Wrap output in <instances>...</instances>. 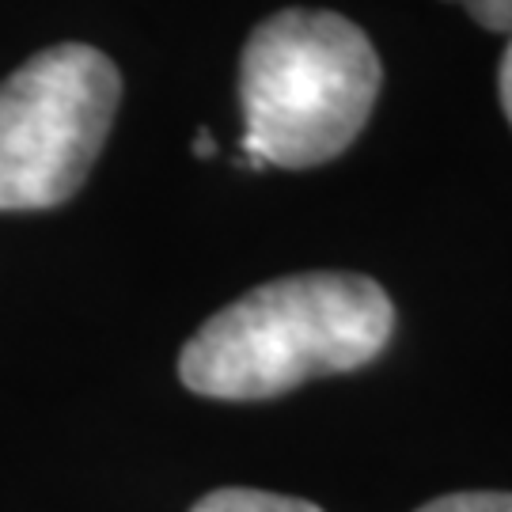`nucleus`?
I'll return each instance as SVG.
<instances>
[{
    "instance_id": "3",
    "label": "nucleus",
    "mask_w": 512,
    "mask_h": 512,
    "mask_svg": "<svg viewBox=\"0 0 512 512\" xmlns=\"http://www.w3.org/2000/svg\"><path fill=\"white\" fill-rule=\"evenodd\" d=\"M122 99L107 54L65 42L0 84V213L54 209L84 186Z\"/></svg>"
},
{
    "instance_id": "8",
    "label": "nucleus",
    "mask_w": 512,
    "mask_h": 512,
    "mask_svg": "<svg viewBox=\"0 0 512 512\" xmlns=\"http://www.w3.org/2000/svg\"><path fill=\"white\" fill-rule=\"evenodd\" d=\"M217 152V141L209 137V129H198V137H194V156H213Z\"/></svg>"
},
{
    "instance_id": "6",
    "label": "nucleus",
    "mask_w": 512,
    "mask_h": 512,
    "mask_svg": "<svg viewBox=\"0 0 512 512\" xmlns=\"http://www.w3.org/2000/svg\"><path fill=\"white\" fill-rule=\"evenodd\" d=\"M471 19L486 31H497V35H512V0H459Z\"/></svg>"
},
{
    "instance_id": "5",
    "label": "nucleus",
    "mask_w": 512,
    "mask_h": 512,
    "mask_svg": "<svg viewBox=\"0 0 512 512\" xmlns=\"http://www.w3.org/2000/svg\"><path fill=\"white\" fill-rule=\"evenodd\" d=\"M418 512H512V494H452L421 505Z\"/></svg>"
},
{
    "instance_id": "2",
    "label": "nucleus",
    "mask_w": 512,
    "mask_h": 512,
    "mask_svg": "<svg viewBox=\"0 0 512 512\" xmlns=\"http://www.w3.org/2000/svg\"><path fill=\"white\" fill-rule=\"evenodd\" d=\"M368 35L334 12L289 8L258 23L239 61L243 164L319 167L365 129L380 95Z\"/></svg>"
},
{
    "instance_id": "7",
    "label": "nucleus",
    "mask_w": 512,
    "mask_h": 512,
    "mask_svg": "<svg viewBox=\"0 0 512 512\" xmlns=\"http://www.w3.org/2000/svg\"><path fill=\"white\" fill-rule=\"evenodd\" d=\"M497 88H501V107H505V114H509V122H512V35H509V46H505V57H501Z\"/></svg>"
},
{
    "instance_id": "4",
    "label": "nucleus",
    "mask_w": 512,
    "mask_h": 512,
    "mask_svg": "<svg viewBox=\"0 0 512 512\" xmlns=\"http://www.w3.org/2000/svg\"><path fill=\"white\" fill-rule=\"evenodd\" d=\"M190 512H323L311 501L300 497L266 494V490H217V494L202 497Z\"/></svg>"
},
{
    "instance_id": "1",
    "label": "nucleus",
    "mask_w": 512,
    "mask_h": 512,
    "mask_svg": "<svg viewBox=\"0 0 512 512\" xmlns=\"http://www.w3.org/2000/svg\"><path fill=\"white\" fill-rule=\"evenodd\" d=\"M395 330L387 293L361 274H296L232 300L179 357V376L205 399H274L380 357Z\"/></svg>"
}]
</instances>
